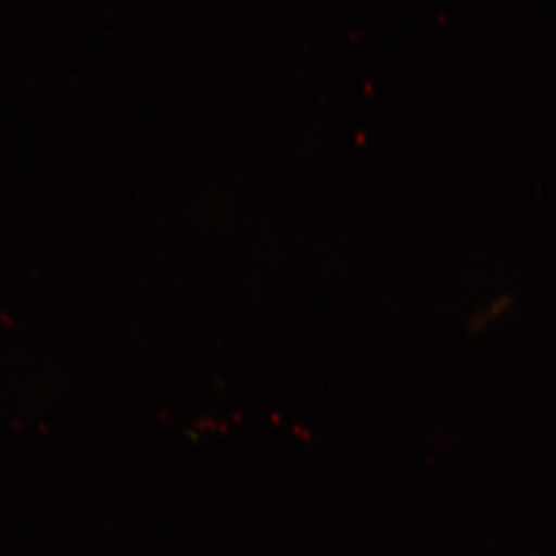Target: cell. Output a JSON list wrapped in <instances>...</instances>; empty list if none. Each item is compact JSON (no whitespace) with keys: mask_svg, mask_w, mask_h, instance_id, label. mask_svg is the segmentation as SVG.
I'll return each mask as SVG.
<instances>
[]
</instances>
